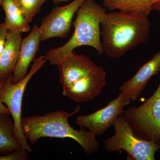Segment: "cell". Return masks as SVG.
<instances>
[{"label":"cell","instance_id":"obj_6","mask_svg":"<svg viewBox=\"0 0 160 160\" xmlns=\"http://www.w3.org/2000/svg\"><path fill=\"white\" fill-rule=\"evenodd\" d=\"M113 126L114 135L104 141L107 152L123 150L133 160H155V155L160 146L153 142L137 137L123 114L118 118Z\"/></svg>","mask_w":160,"mask_h":160},{"label":"cell","instance_id":"obj_1","mask_svg":"<svg viewBox=\"0 0 160 160\" xmlns=\"http://www.w3.org/2000/svg\"><path fill=\"white\" fill-rule=\"evenodd\" d=\"M101 43L104 53L119 58L127 52L146 42L150 33V23L144 13L116 10L106 12L101 22Z\"/></svg>","mask_w":160,"mask_h":160},{"label":"cell","instance_id":"obj_20","mask_svg":"<svg viewBox=\"0 0 160 160\" xmlns=\"http://www.w3.org/2000/svg\"><path fill=\"white\" fill-rule=\"evenodd\" d=\"M5 80H6V79L0 81V89H1V87H2V86L3 83L5 82ZM2 114L10 115V113L7 106H6L5 104H3V103L1 102V100H0V115Z\"/></svg>","mask_w":160,"mask_h":160},{"label":"cell","instance_id":"obj_22","mask_svg":"<svg viewBox=\"0 0 160 160\" xmlns=\"http://www.w3.org/2000/svg\"><path fill=\"white\" fill-rule=\"evenodd\" d=\"M53 2L55 4H58V3L63 2H67L70 0H52Z\"/></svg>","mask_w":160,"mask_h":160},{"label":"cell","instance_id":"obj_4","mask_svg":"<svg viewBox=\"0 0 160 160\" xmlns=\"http://www.w3.org/2000/svg\"><path fill=\"white\" fill-rule=\"evenodd\" d=\"M45 56H41L33 60L31 69L26 77L16 84H12V74L5 80L0 89V100L9 109L15 126L14 136L22 149L32 152L22 126V103L26 86L36 73L47 62Z\"/></svg>","mask_w":160,"mask_h":160},{"label":"cell","instance_id":"obj_3","mask_svg":"<svg viewBox=\"0 0 160 160\" xmlns=\"http://www.w3.org/2000/svg\"><path fill=\"white\" fill-rule=\"evenodd\" d=\"M107 9L94 0H86L76 12L73 22L74 32L63 46L50 49L45 57L50 65L57 66L61 60L74 49L82 46L94 48L98 54L104 53L101 38V22Z\"/></svg>","mask_w":160,"mask_h":160},{"label":"cell","instance_id":"obj_19","mask_svg":"<svg viewBox=\"0 0 160 160\" xmlns=\"http://www.w3.org/2000/svg\"><path fill=\"white\" fill-rule=\"evenodd\" d=\"M9 30L6 28L5 22L0 23V54L6 45L7 34Z\"/></svg>","mask_w":160,"mask_h":160},{"label":"cell","instance_id":"obj_11","mask_svg":"<svg viewBox=\"0 0 160 160\" xmlns=\"http://www.w3.org/2000/svg\"><path fill=\"white\" fill-rule=\"evenodd\" d=\"M160 71V51L144 64L129 80L119 87L120 92L126 93L134 101L140 96L149 80Z\"/></svg>","mask_w":160,"mask_h":160},{"label":"cell","instance_id":"obj_9","mask_svg":"<svg viewBox=\"0 0 160 160\" xmlns=\"http://www.w3.org/2000/svg\"><path fill=\"white\" fill-rule=\"evenodd\" d=\"M106 76L102 67L98 66L89 74L63 90L62 94L75 102H90L100 94L106 86Z\"/></svg>","mask_w":160,"mask_h":160},{"label":"cell","instance_id":"obj_18","mask_svg":"<svg viewBox=\"0 0 160 160\" xmlns=\"http://www.w3.org/2000/svg\"><path fill=\"white\" fill-rule=\"evenodd\" d=\"M28 152L26 149L14 150L4 155H0V160H28L29 159Z\"/></svg>","mask_w":160,"mask_h":160},{"label":"cell","instance_id":"obj_13","mask_svg":"<svg viewBox=\"0 0 160 160\" xmlns=\"http://www.w3.org/2000/svg\"><path fill=\"white\" fill-rule=\"evenodd\" d=\"M21 32L9 31L6 45L0 54V81L12 74L19 57L22 38Z\"/></svg>","mask_w":160,"mask_h":160},{"label":"cell","instance_id":"obj_8","mask_svg":"<svg viewBox=\"0 0 160 160\" xmlns=\"http://www.w3.org/2000/svg\"><path fill=\"white\" fill-rule=\"evenodd\" d=\"M86 0H74L64 6H56L43 18L39 29L40 40L65 38L71 29L72 20L78 9Z\"/></svg>","mask_w":160,"mask_h":160},{"label":"cell","instance_id":"obj_10","mask_svg":"<svg viewBox=\"0 0 160 160\" xmlns=\"http://www.w3.org/2000/svg\"><path fill=\"white\" fill-rule=\"evenodd\" d=\"M57 66L64 90L89 74L98 66L85 55H78L72 51L63 58Z\"/></svg>","mask_w":160,"mask_h":160},{"label":"cell","instance_id":"obj_16","mask_svg":"<svg viewBox=\"0 0 160 160\" xmlns=\"http://www.w3.org/2000/svg\"><path fill=\"white\" fill-rule=\"evenodd\" d=\"M160 0H103V6L109 11L139 12L149 16L152 6Z\"/></svg>","mask_w":160,"mask_h":160},{"label":"cell","instance_id":"obj_7","mask_svg":"<svg viewBox=\"0 0 160 160\" xmlns=\"http://www.w3.org/2000/svg\"><path fill=\"white\" fill-rule=\"evenodd\" d=\"M131 102L126 93L120 92L117 97L104 108L90 114L77 117V124L96 136L102 135L113 126L118 118L124 113V108Z\"/></svg>","mask_w":160,"mask_h":160},{"label":"cell","instance_id":"obj_2","mask_svg":"<svg viewBox=\"0 0 160 160\" xmlns=\"http://www.w3.org/2000/svg\"><path fill=\"white\" fill-rule=\"evenodd\" d=\"M80 110V106H78L72 112L57 110L43 116L22 117L23 133L32 145L42 138L72 139L82 147L87 155H90L98 150L97 136L83 127L80 130L74 129L68 122L69 118Z\"/></svg>","mask_w":160,"mask_h":160},{"label":"cell","instance_id":"obj_15","mask_svg":"<svg viewBox=\"0 0 160 160\" xmlns=\"http://www.w3.org/2000/svg\"><path fill=\"white\" fill-rule=\"evenodd\" d=\"M10 115H0V154L2 155L22 149L15 138V126Z\"/></svg>","mask_w":160,"mask_h":160},{"label":"cell","instance_id":"obj_17","mask_svg":"<svg viewBox=\"0 0 160 160\" xmlns=\"http://www.w3.org/2000/svg\"><path fill=\"white\" fill-rule=\"evenodd\" d=\"M46 0H15L17 4L22 12L24 16L29 22L40 12Z\"/></svg>","mask_w":160,"mask_h":160},{"label":"cell","instance_id":"obj_12","mask_svg":"<svg viewBox=\"0 0 160 160\" xmlns=\"http://www.w3.org/2000/svg\"><path fill=\"white\" fill-rule=\"evenodd\" d=\"M40 42L39 26L34 25L30 33L22 39L21 42L19 57L12 73V84L19 82L28 74V68L30 63L34 60Z\"/></svg>","mask_w":160,"mask_h":160},{"label":"cell","instance_id":"obj_5","mask_svg":"<svg viewBox=\"0 0 160 160\" xmlns=\"http://www.w3.org/2000/svg\"><path fill=\"white\" fill-rule=\"evenodd\" d=\"M123 115L137 137L160 146V82L146 102L129 107Z\"/></svg>","mask_w":160,"mask_h":160},{"label":"cell","instance_id":"obj_14","mask_svg":"<svg viewBox=\"0 0 160 160\" xmlns=\"http://www.w3.org/2000/svg\"><path fill=\"white\" fill-rule=\"evenodd\" d=\"M0 5L5 12L4 22L9 31H17L21 33L29 31V23L15 0H0Z\"/></svg>","mask_w":160,"mask_h":160},{"label":"cell","instance_id":"obj_21","mask_svg":"<svg viewBox=\"0 0 160 160\" xmlns=\"http://www.w3.org/2000/svg\"><path fill=\"white\" fill-rule=\"evenodd\" d=\"M152 10H156L160 13V2L156 3L152 6Z\"/></svg>","mask_w":160,"mask_h":160}]
</instances>
